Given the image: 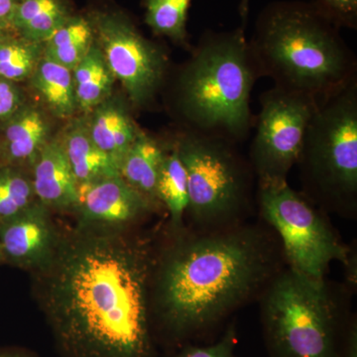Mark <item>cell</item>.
<instances>
[{"instance_id":"2","label":"cell","mask_w":357,"mask_h":357,"mask_svg":"<svg viewBox=\"0 0 357 357\" xmlns=\"http://www.w3.org/2000/svg\"><path fill=\"white\" fill-rule=\"evenodd\" d=\"M285 267L278 237L266 223L185 229L158 252L153 321L178 340L202 333L259 299Z\"/></svg>"},{"instance_id":"24","label":"cell","mask_w":357,"mask_h":357,"mask_svg":"<svg viewBox=\"0 0 357 357\" xmlns=\"http://www.w3.org/2000/svg\"><path fill=\"white\" fill-rule=\"evenodd\" d=\"M43 57V44L11 34L0 42V77L15 83L29 79Z\"/></svg>"},{"instance_id":"34","label":"cell","mask_w":357,"mask_h":357,"mask_svg":"<svg viewBox=\"0 0 357 357\" xmlns=\"http://www.w3.org/2000/svg\"><path fill=\"white\" fill-rule=\"evenodd\" d=\"M3 255H2L1 246H0V263H4Z\"/></svg>"},{"instance_id":"31","label":"cell","mask_w":357,"mask_h":357,"mask_svg":"<svg viewBox=\"0 0 357 357\" xmlns=\"http://www.w3.org/2000/svg\"><path fill=\"white\" fill-rule=\"evenodd\" d=\"M248 6L249 0H241V3H239V14H241V20H243L241 26H243V27H245L246 21H248Z\"/></svg>"},{"instance_id":"23","label":"cell","mask_w":357,"mask_h":357,"mask_svg":"<svg viewBox=\"0 0 357 357\" xmlns=\"http://www.w3.org/2000/svg\"><path fill=\"white\" fill-rule=\"evenodd\" d=\"M192 0H145V23L157 36L191 51L188 16Z\"/></svg>"},{"instance_id":"20","label":"cell","mask_w":357,"mask_h":357,"mask_svg":"<svg viewBox=\"0 0 357 357\" xmlns=\"http://www.w3.org/2000/svg\"><path fill=\"white\" fill-rule=\"evenodd\" d=\"M156 196L170 215L173 234L185 229V217L189 206L188 178L173 139L168 143L157 180Z\"/></svg>"},{"instance_id":"18","label":"cell","mask_w":357,"mask_h":357,"mask_svg":"<svg viewBox=\"0 0 357 357\" xmlns=\"http://www.w3.org/2000/svg\"><path fill=\"white\" fill-rule=\"evenodd\" d=\"M70 16L65 0H20L10 29L21 38L43 44Z\"/></svg>"},{"instance_id":"22","label":"cell","mask_w":357,"mask_h":357,"mask_svg":"<svg viewBox=\"0 0 357 357\" xmlns=\"http://www.w3.org/2000/svg\"><path fill=\"white\" fill-rule=\"evenodd\" d=\"M95 43L91 20L72 15L43 43V56L70 70L75 69Z\"/></svg>"},{"instance_id":"28","label":"cell","mask_w":357,"mask_h":357,"mask_svg":"<svg viewBox=\"0 0 357 357\" xmlns=\"http://www.w3.org/2000/svg\"><path fill=\"white\" fill-rule=\"evenodd\" d=\"M26 102L18 83L0 77V123L15 114Z\"/></svg>"},{"instance_id":"9","label":"cell","mask_w":357,"mask_h":357,"mask_svg":"<svg viewBox=\"0 0 357 357\" xmlns=\"http://www.w3.org/2000/svg\"><path fill=\"white\" fill-rule=\"evenodd\" d=\"M91 21L96 43L128 102L138 109L151 107L169 75L165 49L145 38L124 13H96Z\"/></svg>"},{"instance_id":"32","label":"cell","mask_w":357,"mask_h":357,"mask_svg":"<svg viewBox=\"0 0 357 357\" xmlns=\"http://www.w3.org/2000/svg\"><path fill=\"white\" fill-rule=\"evenodd\" d=\"M11 34H13V32L10 31V30H6L4 28L0 27V42L3 41L4 39L10 36Z\"/></svg>"},{"instance_id":"13","label":"cell","mask_w":357,"mask_h":357,"mask_svg":"<svg viewBox=\"0 0 357 357\" xmlns=\"http://www.w3.org/2000/svg\"><path fill=\"white\" fill-rule=\"evenodd\" d=\"M32 165V184L37 199L50 210L75 213L79 185L61 140H49Z\"/></svg>"},{"instance_id":"5","label":"cell","mask_w":357,"mask_h":357,"mask_svg":"<svg viewBox=\"0 0 357 357\" xmlns=\"http://www.w3.org/2000/svg\"><path fill=\"white\" fill-rule=\"evenodd\" d=\"M352 294L284 268L258 299L270 357H338Z\"/></svg>"},{"instance_id":"21","label":"cell","mask_w":357,"mask_h":357,"mask_svg":"<svg viewBox=\"0 0 357 357\" xmlns=\"http://www.w3.org/2000/svg\"><path fill=\"white\" fill-rule=\"evenodd\" d=\"M77 109L91 114L112 96L115 77L98 44H93L83 60L73 70Z\"/></svg>"},{"instance_id":"10","label":"cell","mask_w":357,"mask_h":357,"mask_svg":"<svg viewBox=\"0 0 357 357\" xmlns=\"http://www.w3.org/2000/svg\"><path fill=\"white\" fill-rule=\"evenodd\" d=\"M248 161L257 182L288 181L318 102L276 86L263 91Z\"/></svg>"},{"instance_id":"7","label":"cell","mask_w":357,"mask_h":357,"mask_svg":"<svg viewBox=\"0 0 357 357\" xmlns=\"http://www.w3.org/2000/svg\"><path fill=\"white\" fill-rule=\"evenodd\" d=\"M173 141L187 173L185 215L192 230L220 229L245 222L256 177L238 144L188 131H180Z\"/></svg>"},{"instance_id":"25","label":"cell","mask_w":357,"mask_h":357,"mask_svg":"<svg viewBox=\"0 0 357 357\" xmlns=\"http://www.w3.org/2000/svg\"><path fill=\"white\" fill-rule=\"evenodd\" d=\"M36 199L32 178L20 166L0 163V223L18 215Z\"/></svg>"},{"instance_id":"30","label":"cell","mask_w":357,"mask_h":357,"mask_svg":"<svg viewBox=\"0 0 357 357\" xmlns=\"http://www.w3.org/2000/svg\"><path fill=\"white\" fill-rule=\"evenodd\" d=\"M20 0H0V27L10 30L14 11Z\"/></svg>"},{"instance_id":"27","label":"cell","mask_w":357,"mask_h":357,"mask_svg":"<svg viewBox=\"0 0 357 357\" xmlns=\"http://www.w3.org/2000/svg\"><path fill=\"white\" fill-rule=\"evenodd\" d=\"M236 328L230 326L218 342L210 345H189L173 357H237Z\"/></svg>"},{"instance_id":"6","label":"cell","mask_w":357,"mask_h":357,"mask_svg":"<svg viewBox=\"0 0 357 357\" xmlns=\"http://www.w3.org/2000/svg\"><path fill=\"white\" fill-rule=\"evenodd\" d=\"M302 194L326 213L357 215V82L318 102L297 164Z\"/></svg>"},{"instance_id":"8","label":"cell","mask_w":357,"mask_h":357,"mask_svg":"<svg viewBox=\"0 0 357 357\" xmlns=\"http://www.w3.org/2000/svg\"><path fill=\"white\" fill-rule=\"evenodd\" d=\"M256 202L262 222L278 237L289 269L324 279L333 262L347 264L351 248L338 236L328 213L288 181L257 182Z\"/></svg>"},{"instance_id":"4","label":"cell","mask_w":357,"mask_h":357,"mask_svg":"<svg viewBox=\"0 0 357 357\" xmlns=\"http://www.w3.org/2000/svg\"><path fill=\"white\" fill-rule=\"evenodd\" d=\"M190 52L169 93L182 131L241 144L255 126L250 98L260 79L245 27L206 30Z\"/></svg>"},{"instance_id":"33","label":"cell","mask_w":357,"mask_h":357,"mask_svg":"<svg viewBox=\"0 0 357 357\" xmlns=\"http://www.w3.org/2000/svg\"><path fill=\"white\" fill-rule=\"evenodd\" d=\"M0 357H29L26 354H13V352H7V354H0Z\"/></svg>"},{"instance_id":"14","label":"cell","mask_w":357,"mask_h":357,"mask_svg":"<svg viewBox=\"0 0 357 357\" xmlns=\"http://www.w3.org/2000/svg\"><path fill=\"white\" fill-rule=\"evenodd\" d=\"M50 128L43 112L26 102L0 123V163L32 165L44 145L50 140Z\"/></svg>"},{"instance_id":"1","label":"cell","mask_w":357,"mask_h":357,"mask_svg":"<svg viewBox=\"0 0 357 357\" xmlns=\"http://www.w3.org/2000/svg\"><path fill=\"white\" fill-rule=\"evenodd\" d=\"M158 251L133 229L61 234L39 270L42 307L67 357H155L152 286Z\"/></svg>"},{"instance_id":"15","label":"cell","mask_w":357,"mask_h":357,"mask_svg":"<svg viewBox=\"0 0 357 357\" xmlns=\"http://www.w3.org/2000/svg\"><path fill=\"white\" fill-rule=\"evenodd\" d=\"M128 102L121 96H110L91 112L88 119L91 138L109 155L117 169L141 130Z\"/></svg>"},{"instance_id":"29","label":"cell","mask_w":357,"mask_h":357,"mask_svg":"<svg viewBox=\"0 0 357 357\" xmlns=\"http://www.w3.org/2000/svg\"><path fill=\"white\" fill-rule=\"evenodd\" d=\"M338 357H357V321L354 314L345 326Z\"/></svg>"},{"instance_id":"11","label":"cell","mask_w":357,"mask_h":357,"mask_svg":"<svg viewBox=\"0 0 357 357\" xmlns=\"http://www.w3.org/2000/svg\"><path fill=\"white\" fill-rule=\"evenodd\" d=\"M156 208L119 174L79 185L75 213L79 218L77 225L126 229H133Z\"/></svg>"},{"instance_id":"26","label":"cell","mask_w":357,"mask_h":357,"mask_svg":"<svg viewBox=\"0 0 357 357\" xmlns=\"http://www.w3.org/2000/svg\"><path fill=\"white\" fill-rule=\"evenodd\" d=\"M340 28L357 29V0H310Z\"/></svg>"},{"instance_id":"3","label":"cell","mask_w":357,"mask_h":357,"mask_svg":"<svg viewBox=\"0 0 357 357\" xmlns=\"http://www.w3.org/2000/svg\"><path fill=\"white\" fill-rule=\"evenodd\" d=\"M312 2L278 0L258 14L248 39L260 77L319 102L357 82V58Z\"/></svg>"},{"instance_id":"12","label":"cell","mask_w":357,"mask_h":357,"mask_svg":"<svg viewBox=\"0 0 357 357\" xmlns=\"http://www.w3.org/2000/svg\"><path fill=\"white\" fill-rule=\"evenodd\" d=\"M61 232L51 210L38 199L18 215L0 223V246L4 261L39 271L53 257Z\"/></svg>"},{"instance_id":"16","label":"cell","mask_w":357,"mask_h":357,"mask_svg":"<svg viewBox=\"0 0 357 357\" xmlns=\"http://www.w3.org/2000/svg\"><path fill=\"white\" fill-rule=\"evenodd\" d=\"M60 140L77 185L119 175L112 159L91 138L88 119H73Z\"/></svg>"},{"instance_id":"17","label":"cell","mask_w":357,"mask_h":357,"mask_svg":"<svg viewBox=\"0 0 357 357\" xmlns=\"http://www.w3.org/2000/svg\"><path fill=\"white\" fill-rule=\"evenodd\" d=\"M167 147L168 144L140 130L119 169L121 178L157 208L162 206L157 199L156 185Z\"/></svg>"},{"instance_id":"19","label":"cell","mask_w":357,"mask_h":357,"mask_svg":"<svg viewBox=\"0 0 357 357\" xmlns=\"http://www.w3.org/2000/svg\"><path fill=\"white\" fill-rule=\"evenodd\" d=\"M29 81L54 116L69 119L77 112L73 70L43 56Z\"/></svg>"}]
</instances>
